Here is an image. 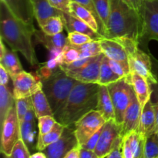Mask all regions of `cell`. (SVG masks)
I'll return each instance as SVG.
<instances>
[{"mask_svg":"<svg viewBox=\"0 0 158 158\" xmlns=\"http://www.w3.org/2000/svg\"><path fill=\"white\" fill-rule=\"evenodd\" d=\"M35 29L19 18L7 5L0 1V35L11 49L19 52L32 66L39 64L32 37Z\"/></svg>","mask_w":158,"mask_h":158,"instance_id":"cell-1","label":"cell"},{"mask_svg":"<svg viewBox=\"0 0 158 158\" xmlns=\"http://www.w3.org/2000/svg\"><path fill=\"white\" fill-rule=\"evenodd\" d=\"M99 86L98 83L79 82L73 88L63 107L54 114L56 121L65 127L74 126L83 116L97 110Z\"/></svg>","mask_w":158,"mask_h":158,"instance_id":"cell-2","label":"cell"},{"mask_svg":"<svg viewBox=\"0 0 158 158\" xmlns=\"http://www.w3.org/2000/svg\"><path fill=\"white\" fill-rule=\"evenodd\" d=\"M110 10L105 38H128L138 42L142 31L140 14L123 0H110Z\"/></svg>","mask_w":158,"mask_h":158,"instance_id":"cell-3","label":"cell"},{"mask_svg":"<svg viewBox=\"0 0 158 158\" xmlns=\"http://www.w3.org/2000/svg\"><path fill=\"white\" fill-rule=\"evenodd\" d=\"M43 90L46 94L53 114L60 110L67 100L73 88L79 83L60 69L41 79Z\"/></svg>","mask_w":158,"mask_h":158,"instance_id":"cell-4","label":"cell"},{"mask_svg":"<svg viewBox=\"0 0 158 158\" xmlns=\"http://www.w3.org/2000/svg\"><path fill=\"white\" fill-rule=\"evenodd\" d=\"M124 46L127 52L128 63L131 73H136L144 77L151 84H155L158 81L153 73L152 60L151 52L148 53L139 49L138 42L128 38L117 39Z\"/></svg>","mask_w":158,"mask_h":158,"instance_id":"cell-5","label":"cell"},{"mask_svg":"<svg viewBox=\"0 0 158 158\" xmlns=\"http://www.w3.org/2000/svg\"><path fill=\"white\" fill-rule=\"evenodd\" d=\"M142 31L139 46L150 53L148 44L151 40L158 42V0H144L140 11Z\"/></svg>","mask_w":158,"mask_h":158,"instance_id":"cell-6","label":"cell"},{"mask_svg":"<svg viewBox=\"0 0 158 158\" xmlns=\"http://www.w3.org/2000/svg\"><path fill=\"white\" fill-rule=\"evenodd\" d=\"M111 96L114 110L115 120L121 126L124 114L132 100L134 90L131 83V75L107 86Z\"/></svg>","mask_w":158,"mask_h":158,"instance_id":"cell-7","label":"cell"},{"mask_svg":"<svg viewBox=\"0 0 158 158\" xmlns=\"http://www.w3.org/2000/svg\"><path fill=\"white\" fill-rule=\"evenodd\" d=\"M1 127L0 151L3 155L9 156L15 143L21 139L20 122L17 116L15 105L10 110Z\"/></svg>","mask_w":158,"mask_h":158,"instance_id":"cell-8","label":"cell"},{"mask_svg":"<svg viewBox=\"0 0 158 158\" xmlns=\"http://www.w3.org/2000/svg\"><path fill=\"white\" fill-rule=\"evenodd\" d=\"M106 120L97 110L90 111L83 116L74 125L78 144L82 147L106 123Z\"/></svg>","mask_w":158,"mask_h":158,"instance_id":"cell-9","label":"cell"},{"mask_svg":"<svg viewBox=\"0 0 158 158\" xmlns=\"http://www.w3.org/2000/svg\"><path fill=\"white\" fill-rule=\"evenodd\" d=\"M78 145L74 126L65 127L59 140L48 146L43 152L47 158H64L71 150Z\"/></svg>","mask_w":158,"mask_h":158,"instance_id":"cell-10","label":"cell"},{"mask_svg":"<svg viewBox=\"0 0 158 158\" xmlns=\"http://www.w3.org/2000/svg\"><path fill=\"white\" fill-rule=\"evenodd\" d=\"M11 79L13 83L12 93L15 100L32 97L35 92L43 89L41 79L36 78L25 70Z\"/></svg>","mask_w":158,"mask_h":158,"instance_id":"cell-11","label":"cell"},{"mask_svg":"<svg viewBox=\"0 0 158 158\" xmlns=\"http://www.w3.org/2000/svg\"><path fill=\"white\" fill-rule=\"evenodd\" d=\"M121 137V126L116 120H109L104 124L94 152L100 158H105Z\"/></svg>","mask_w":158,"mask_h":158,"instance_id":"cell-12","label":"cell"},{"mask_svg":"<svg viewBox=\"0 0 158 158\" xmlns=\"http://www.w3.org/2000/svg\"><path fill=\"white\" fill-rule=\"evenodd\" d=\"M104 54L101 53L91 58V60L80 69L66 72L69 77L80 83H98L100 78V66Z\"/></svg>","mask_w":158,"mask_h":158,"instance_id":"cell-13","label":"cell"},{"mask_svg":"<svg viewBox=\"0 0 158 158\" xmlns=\"http://www.w3.org/2000/svg\"><path fill=\"white\" fill-rule=\"evenodd\" d=\"M102 52L110 60L121 63L127 69L130 71L128 63L127 52L120 42L116 39H108L103 37L100 40Z\"/></svg>","mask_w":158,"mask_h":158,"instance_id":"cell-14","label":"cell"},{"mask_svg":"<svg viewBox=\"0 0 158 158\" xmlns=\"http://www.w3.org/2000/svg\"><path fill=\"white\" fill-rule=\"evenodd\" d=\"M33 36L37 44L43 45L56 57L60 56L63 48L69 43L67 37L63 32L56 35H48L42 30L35 29Z\"/></svg>","mask_w":158,"mask_h":158,"instance_id":"cell-15","label":"cell"},{"mask_svg":"<svg viewBox=\"0 0 158 158\" xmlns=\"http://www.w3.org/2000/svg\"><path fill=\"white\" fill-rule=\"evenodd\" d=\"M141 111V106L134 92L131 103L125 112L123 123L121 124L122 137H123L132 131H137L139 123H140Z\"/></svg>","mask_w":158,"mask_h":158,"instance_id":"cell-16","label":"cell"},{"mask_svg":"<svg viewBox=\"0 0 158 158\" xmlns=\"http://www.w3.org/2000/svg\"><path fill=\"white\" fill-rule=\"evenodd\" d=\"M0 65L3 66L10 75V78L24 71L15 51L8 49L2 39L0 40Z\"/></svg>","mask_w":158,"mask_h":158,"instance_id":"cell-17","label":"cell"},{"mask_svg":"<svg viewBox=\"0 0 158 158\" xmlns=\"http://www.w3.org/2000/svg\"><path fill=\"white\" fill-rule=\"evenodd\" d=\"M62 17L64 23V28L66 29L67 33L73 32H81L89 35L95 40H100V39L103 38L101 35L95 32L90 26H88L86 23L73 15L72 13L63 12Z\"/></svg>","mask_w":158,"mask_h":158,"instance_id":"cell-18","label":"cell"},{"mask_svg":"<svg viewBox=\"0 0 158 158\" xmlns=\"http://www.w3.org/2000/svg\"><path fill=\"white\" fill-rule=\"evenodd\" d=\"M137 131L145 138L150 134L157 131L155 112L151 100L142 109Z\"/></svg>","mask_w":158,"mask_h":158,"instance_id":"cell-19","label":"cell"},{"mask_svg":"<svg viewBox=\"0 0 158 158\" xmlns=\"http://www.w3.org/2000/svg\"><path fill=\"white\" fill-rule=\"evenodd\" d=\"M30 2L33 9L34 17L40 27H42L50 17L63 15V12L52 7L48 0H30Z\"/></svg>","mask_w":158,"mask_h":158,"instance_id":"cell-20","label":"cell"},{"mask_svg":"<svg viewBox=\"0 0 158 158\" xmlns=\"http://www.w3.org/2000/svg\"><path fill=\"white\" fill-rule=\"evenodd\" d=\"M131 83L141 109H143L146 103L151 100L152 93L151 83L144 77L136 73H131Z\"/></svg>","mask_w":158,"mask_h":158,"instance_id":"cell-21","label":"cell"},{"mask_svg":"<svg viewBox=\"0 0 158 158\" xmlns=\"http://www.w3.org/2000/svg\"><path fill=\"white\" fill-rule=\"evenodd\" d=\"M97 110L101 113L106 121L115 120V110L107 86L100 85Z\"/></svg>","mask_w":158,"mask_h":158,"instance_id":"cell-22","label":"cell"},{"mask_svg":"<svg viewBox=\"0 0 158 158\" xmlns=\"http://www.w3.org/2000/svg\"><path fill=\"white\" fill-rule=\"evenodd\" d=\"M7 5L10 10L23 21L32 24L33 9L30 0H0Z\"/></svg>","mask_w":158,"mask_h":158,"instance_id":"cell-23","label":"cell"},{"mask_svg":"<svg viewBox=\"0 0 158 158\" xmlns=\"http://www.w3.org/2000/svg\"><path fill=\"white\" fill-rule=\"evenodd\" d=\"M36 123L35 120L32 121L20 122V131H21V139L28 148L30 153H35L37 150L39 134L35 131Z\"/></svg>","mask_w":158,"mask_h":158,"instance_id":"cell-24","label":"cell"},{"mask_svg":"<svg viewBox=\"0 0 158 158\" xmlns=\"http://www.w3.org/2000/svg\"><path fill=\"white\" fill-rule=\"evenodd\" d=\"M69 6H70V13L84 22L88 26H90L95 32L100 34V26H99L98 22L89 9L80 5L79 3L73 1L70 2Z\"/></svg>","mask_w":158,"mask_h":158,"instance_id":"cell-25","label":"cell"},{"mask_svg":"<svg viewBox=\"0 0 158 158\" xmlns=\"http://www.w3.org/2000/svg\"><path fill=\"white\" fill-rule=\"evenodd\" d=\"M31 97H32L35 117L37 119L44 116H54L52 108L49 105V100L43 92V89L35 92Z\"/></svg>","mask_w":158,"mask_h":158,"instance_id":"cell-26","label":"cell"},{"mask_svg":"<svg viewBox=\"0 0 158 158\" xmlns=\"http://www.w3.org/2000/svg\"><path fill=\"white\" fill-rule=\"evenodd\" d=\"M15 105L13 93L7 86L0 85V123L2 125L10 110Z\"/></svg>","mask_w":158,"mask_h":158,"instance_id":"cell-27","label":"cell"},{"mask_svg":"<svg viewBox=\"0 0 158 158\" xmlns=\"http://www.w3.org/2000/svg\"><path fill=\"white\" fill-rule=\"evenodd\" d=\"M64 128L65 126H63L59 122H56L54 125L53 128L49 133L44 134V135L39 136L37 150L39 151H43L48 146L59 140V138L61 137L62 134L64 131Z\"/></svg>","mask_w":158,"mask_h":158,"instance_id":"cell-28","label":"cell"},{"mask_svg":"<svg viewBox=\"0 0 158 158\" xmlns=\"http://www.w3.org/2000/svg\"><path fill=\"white\" fill-rule=\"evenodd\" d=\"M120 77H119L117 74L113 71L110 66L109 58L104 55L103 60L101 62V66H100V78H99V85H104L108 86L109 84L118 80H121Z\"/></svg>","mask_w":158,"mask_h":158,"instance_id":"cell-29","label":"cell"},{"mask_svg":"<svg viewBox=\"0 0 158 158\" xmlns=\"http://www.w3.org/2000/svg\"><path fill=\"white\" fill-rule=\"evenodd\" d=\"M127 138L130 147L134 153V158H143L145 137L137 131H134L124 136Z\"/></svg>","mask_w":158,"mask_h":158,"instance_id":"cell-30","label":"cell"},{"mask_svg":"<svg viewBox=\"0 0 158 158\" xmlns=\"http://www.w3.org/2000/svg\"><path fill=\"white\" fill-rule=\"evenodd\" d=\"M41 28V30L48 35H56L63 32L64 23L62 15L52 16L46 20Z\"/></svg>","mask_w":158,"mask_h":158,"instance_id":"cell-31","label":"cell"},{"mask_svg":"<svg viewBox=\"0 0 158 158\" xmlns=\"http://www.w3.org/2000/svg\"><path fill=\"white\" fill-rule=\"evenodd\" d=\"M75 46L80 52V59L90 58V57L96 56L103 53L99 40H94V41L85 43L81 46Z\"/></svg>","mask_w":158,"mask_h":158,"instance_id":"cell-32","label":"cell"},{"mask_svg":"<svg viewBox=\"0 0 158 158\" xmlns=\"http://www.w3.org/2000/svg\"><path fill=\"white\" fill-rule=\"evenodd\" d=\"M93 1H94V6H95L97 14L100 17L102 25H103L105 35L110 16V0H93Z\"/></svg>","mask_w":158,"mask_h":158,"instance_id":"cell-33","label":"cell"},{"mask_svg":"<svg viewBox=\"0 0 158 158\" xmlns=\"http://www.w3.org/2000/svg\"><path fill=\"white\" fill-rule=\"evenodd\" d=\"M143 158H158V131L150 134L145 139Z\"/></svg>","mask_w":158,"mask_h":158,"instance_id":"cell-34","label":"cell"},{"mask_svg":"<svg viewBox=\"0 0 158 158\" xmlns=\"http://www.w3.org/2000/svg\"><path fill=\"white\" fill-rule=\"evenodd\" d=\"M80 59V52L75 46L68 44L63 48L59 56V65L69 64Z\"/></svg>","mask_w":158,"mask_h":158,"instance_id":"cell-35","label":"cell"},{"mask_svg":"<svg viewBox=\"0 0 158 158\" xmlns=\"http://www.w3.org/2000/svg\"><path fill=\"white\" fill-rule=\"evenodd\" d=\"M15 108H16L17 116H18L19 122L23 121V118L28 113V111L33 108L32 97H26V98L15 100Z\"/></svg>","mask_w":158,"mask_h":158,"instance_id":"cell-36","label":"cell"},{"mask_svg":"<svg viewBox=\"0 0 158 158\" xmlns=\"http://www.w3.org/2000/svg\"><path fill=\"white\" fill-rule=\"evenodd\" d=\"M37 120H38L39 136L44 135L49 133L57 122L54 116H44L40 117Z\"/></svg>","mask_w":158,"mask_h":158,"instance_id":"cell-37","label":"cell"},{"mask_svg":"<svg viewBox=\"0 0 158 158\" xmlns=\"http://www.w3.org/2000/svg\"><path fill=\"white\" fill-rule=\"evenodd\" d=\"M31 153L23 140L20 139L13 148L12 154L9 156L4 155V158H29Z\"/></svg>","mask_w":158,"mask_h":158,"instance_id":"cell-38","label":"cell"},{"mask_svg":"<svg viewBox=\"0 0 158 158\" xmlns=\"http://www.w3.org/2000/svg\"><path fill=\"white\" fill-rule=\"evenodd\" d=\"M67 39L69 44L73 45V46H81V45L85 44V43H89V42L95 40L91 38L90 36H89V35H86V34L78 32H69L67 35Z\"/></svg>","mask_w":158,"mask_h":158,"instance_id":"cell-39","label":"cell"},{"mask_svg":"<svg viewBox=\"0 0 158 158\" xmlns=\"http://www.w3.org/2000/svg\"><path fill=\"white\" fill-rule=\"evenodd\" d=\"M73 2H75L79 3L81 6H84L85 8H86L87 9H89L91 12L93 13V15H94V17L96 18V19L98 22L99 26H100V34L103 37H104V30H103V25H102L101 21H100V19L99 17L98 14H97V10H96V8L94 6V3L93 0H71Z\"/></svg>","mask_w":158,"mask_h":158,"instance_id":"cell-40","label":"cell"},{"mask_svg":"<svg viewBox=\"0 0 158 158\" xmlns=\"http://www.w3.org/2000/svg\"><path fill=\"white\" fill-rule=\"evenodd\" d=\"M110 66L111 69H113L116 74L120 77L121 78H125V77H128L131 75V72L128 69H127L121 63H118L114 60H110L109 59Z\"/></svg>","mask_w":158,"mask_h":158,"instance_id":"cell-41","label":"cell"},{"mask_svg":"<svg viewBox=\"0 0 158 158\" xmlns=\"http://www.w3.org/2000/svg\"><path fill=\"white\" fill-rule=\"evenodd\" d=\"M49 4L55 9H59L63 12L70 13L71 0H48Z\"/></svg>","mask_w":158,"mask_h":158,"instance_id":"cell-42","label":"cell"},{"mask_svg":"<svg viewBox=\"0 0 158 158\" xmlns=\"http://www.w3.org/2000/svg\"><path fill=\"white\" fill-rule=\"evenodd\" d=\"M106 158H123V137H120L113 149Z\"/></svg>","mask_w":158,"mask_h":158,"instance_id":"cell-43","label":"cell"},{"mask_svg":"<svg viewBox=\"0 0 158 158\" xmlns=\"http://www.w3.org/2000/svg\"><path fill=\"white\" fill-rule=\"evenodd\" d=\"M151 89H152L151 100L153 106H154V112H155L157 130L158 131V83H155V84H151Z\"/></svg>","mask_w":158,"mask_h":158,"instance_id":"cell-44","label":"cell"},{"mask_svg":"<svg viewBox=\"0 0 158 158\" xmlns=\"http://www.w3.org/2000/svg\"><path fill=\"white\" fill-rule=\"evenodd\" d=\"M103 127L101 128V129L99 130L97 133H95V134H94V135H93L92 137L87 140V142L85 143L84 144H83L82 147H80V148H84V149H86V150H89V151H94L96 147H97V143H98L99 139H100V134H101L102 131H103Z\"/></svg>","mask_w":158,"mask_h":158,"instance_id":"cell-45","label":"cell"},{"mask_svg":"<svg viewBox=\"0 0 158 158\" xmlns=\"http://www.w3.org/2000/svg\"><path fill=\"white\" fill-rule=\"evenodd\" d=\"M123 158H134V153L130 147L129 142L126 137H123Z\"/></svg>","mask_w":158,"mask_h":158,"instance_id":"cell-46","label":"cell"},{"mask_svg":"<svg viewBox=\"0 0 158 158\" xmlns=\"http://www.w3.org/2000/svg\"><path fill=\"white\" fill-rule=\"evenodd\" d=\"M123 1L127 5H128L130 7L135 9L140 14V11L142 9V6H143L144 0H123Z\"/></svg>","mask_w":158,"mask_h":158,"instance_id":"cell-47","label":"cell"},{"mask_svg":"<svg viewBox=\"0 0 158 158\" xmlns=\"http://www.w3.org/2000/svg\"><path fill=\"white\" fill-rule=\"evenodd\" d=\"M9 77H11L8 71L2 65H0V85L7 86L9 81Z\"/></svg>","mask_w":158,"mask_h":158,"instance_id":"cell-48","label":"cell"},{"mask_svg":"<svg viewBox=\"0 0 158 158\" xmlns=\"http://www.w3.org/2000/svg\"><path fill=\"white\" fill-rule=\"evenodd\" d=\"M80 158H100L95 152L93 151L84 149V148H80Z\"/></svg>","mask_w":158,"mask_h":158,"instance_id":"cell-49","label":"cell"},{"mask_svg":"<svg viewBox=\"0 0 158 158\" xmlns=\"http://www.w3.org/2000/svg\"><path fill=\"white\" fill-rule=\"evenodd\" d=\"M80 147L77 146L76 148H74L73 149L71 150L64 158H80Z\"/></svg>","mask_w":158,"mask_h":158,"instance_id":"cell-50","label":"cell"},{"mask_svg":"<svg viewBox=\"0 0 158 158\" xmlns=\"http://www.w3.org/2000/svg\"><path fill=\"white\" fill-rule=\"evenodd\" d=\"M151 60H152V68H153V73L155 75L156 78H157L158 81V60L156 59L154 56L151 54Z\"/></svg>","mask_w":158,"mask_h":158,"instance_id":"cell-51","label":"cell"},{"mask_svg":"<svg viewBox=\"0 0 158 158\" xmlns=\"http://www.w3.org/2000/svg\"><path fill=\"white\" fill-rule=\"evenodd\" d=\"M29 158H47L46 154L43 152V151H38V152H35L32 154H31Z\"/></svg>","mask_w":158,"mask_h":158,"instance_id":"cell-52","label":"cell"}]
</instances>
